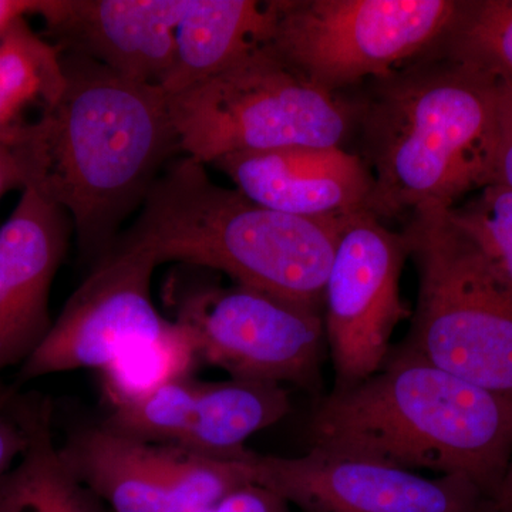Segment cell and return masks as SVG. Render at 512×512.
<instances>
[{
  "label": "cell",
  "mask_w": 512,
  "mask_h": 512,
  "mask_svg": "<svg viewBox=\"0 0 512 512\" xmlns=\"http://www.w3.org/2000/svg\"><path fill=\"white\" fill-rule=\"evenodd\" d=\"M60 53L62 93L9 148L25 188L70 215L77 247L97 265L116 244L121 224L184 154L161 87L134 82L80 53Z\"/></svg>",
  "instance_id": "6da1fadb"
},
{
  "label": "cell",
  "mask_w": 512,
  "mask_h": 512,
  "mask_svg": "<svg viewBox=\"0 0 512 512\" xmlns=\"http://www.w3.org/2000/svg\"><path fill=\"white\" fill-rule=\"evenodd\" d=\"M306 437L325 453L463 476L490 498L512 454V402L394 348L375 376L316 399Z\"/></svg>",
  "instance_id": "7a4b0ae2"
},
{
  "label": "cell",
  "mask_w": 512,
  "mask_h": 512,
  "mask_svg": "<svg viewBox=\"0 0 512 512\" xmlns=\"http://www.w3.org/2000/svg\"><path fill=\"white\" fill-rule=\"evenodd\" d=\"M342 221L308 220L256 204L215 184L204 164L180 156L114 245L147 249L158 265L222 272L234 284L320 309Z\"/></svg>",
  "instance_id": "3957f363"
},
{
  "label": "cell",
  "mask_w": 512,
  "mask_h": 512,
  "mask_svg": "<svg viewBox=\"0 0 512 512\" xmlns=\"http://www.w3.org/2000/svg\"><path fill=\"white\" fill-rule=\"evenodd\" d=\"M365 127L376 171L367 211L382 221L451 210L491 184L501 137L498 86L450 60L412 67L382 80Z\"/></svg>",
  "instance_id": "277c9868"
},
{
  "label": "cell",
  "mask_w": 512,
  "mask_h": 512,
  "mask_svg": "<svg viewBox=\"0 0 512 512\" xmlns=\"http://www.w3.org/2000/svg\"><path fill=\"white\" fill-rule=\"evenodd\" d=\"M419 274L412 329L397 346L512 402V288L450 210L404 229Z\"/></svg>",
  "instance_id": "5b68a950"
},
{
  "label": "cell",
  "mask_w": 512,
  "mask_h": 512,
  "mask_svg": "<svg viewBox=\"0 0 512 512\" xmlns=\"http://www.w3.org/2000/svg\"><path fill=\"white\" fill-rule=\"evenodd\" d=\"M168 96V94H167ZM184 156L208 165L229 154L288 146H340L350 109L268 45L168 96Z\"/></svg>",
  "instance_id": "8992f818"
},
{
  "label": "cell",
  "mask_w": 512,
  "mask_h": 512,
  "mask_svg": "<svg viewBox=\"0 0 512 512\" xmlns=\"http://www.w3.org/2000/svg\"><path fill=\"white\" fill-rule=\"evenodd\" d=\"M268 47L320 89L386 80L434 52L453 26L454 0H275Z\"/></svg>",
  "instance_id": "52a82bcc"
},
{
  "label": "cell",
  "mask_w": 512,
  "mask_h": 512,
  "mask_svg": "<svg viewBox=\"0 0 512 512\" xmlns=\"http://www.w3.org/2000/svg\"><path fill=\"white\" fill-rule=\"evenodd\" d=\"M164 293L171 320L191 333L201 363L234 379L292 383L318 396L326 345L320 309L181 272Z\"/></svg>",
  "instance_id": "ba28073f"
},
{
  "label": "cell",
  "mask_w": 512,
  "mask_h": 512,
  "mask_svg": "<svg viewBox=\"0 0 512 512\" xmlns=\"http://www.w3.org/2000/svg\"><path fill=\"white\" fill-rule=\"evenodd\" d=\"M410 247L367 210L343 218L325 292L323 326L335 370L333 389L375 376L386 365L393 330L413 311L400 278Z\"/></svg>",
  "instance_id": "9c48e42d"
},
{
  "label": "cell",
  "mask_w": 512,
  "mask_h": 512,
  "mask_svg": "<svg viewBox=\"0 0 512 512\" xmlns=\"http://www.w3.org/2000/svg\"><path fill=\"white\" fill-rule=\"evenodd\" d=\"M237 461L261 485L302 512H490L487 495L463 476L413 471L309 448L301 457L245 448Z\"/></svg>",
  "instance_id": "30bf717a"
},
{
  "label": "cell",
  "mask_w": 512,
  "mask_h": 512,
  "mask_svg": "<svg viewBox=\"0 0 512 512\" xmlns=\"http://www.w3.org/2000/svg\"><path fill=\"white\" fill-rule=\"evenodd\" d=\"M157 266L147 249L114 245L20 366L19 383L77 369L101 370L134 343L163 332L171 319L158 313L151 295Z\"/></svg>",
  "instance_id": "8fae6325"
},
{
  "label": "cell",
  "mask_w": 512,
  "mask_h": 512,
  "mask_svg": "<svg viewBox=\"0 0 512 512\" xmlns=\"http://www.w3.org/2000/svg\"><path fill=\"white\" fill-rule=\"evenodd\" d=\"M73 232L70 215L32 188L0 227V372L22 366L49 335L50 289Z\"/></svg>",
  "instance_id": "7c38bea8"
},
{
  "label": "cell",
  "mask_w": 512,
  "mask_h": 512,
  "mask_svg": "<svg viewBox=\"0 0 512 512\" xmlns=\"http://www.w3.org/2000/svg\"><path fill=\"white\" fill-rule=\"evenodd\" d=\"M188 0H42L57 49L80 53L134 80L164 89Z\"/></svg>",
  "instance_id": "4fadbf2b"
},
{
  "label": "cell",
  "mask_w": 512,
  "mask_h": 512,
  "mask_svg": "<svg viewBox=\"0 0 512 512\" xmlns=\"http://www.w3.org/2000/svg\"><path fill=\"white\" fill-rule=\"evenodd\" d=\"M249 200L308 220H339L367 210L373 175L340 146H288L215 160Z\"/></svg>",
  "instance_id": "5bb4252c"
},
{
  "label": "cell",
  "mask_w": 512,
  "mask_h": 512,
  "mask_svg": "<svg viewBox=\"0 0 512 512\" xmlns=\"http://www.w3.org/2000/svg\"><path fill=\"white\" fill-rule=\"evenodd\" d=\"M3 407L25 430L28 447L0 476V512H110L64 461L50 399L13 392Z\"/></svg>",
  "instance_id": "9a60e30c"
},
{
  "label": "cell",
  "mask_w": 512,
  "mask_h": 512,
  "mask_svg": "<svg viewBox=\"0 0 512 512\" xmlns=\"http://www.w3.org/2000/svg\"><path fill=\"white\" fill-rule=\"evenodd\" d=\"M64 461L110 512H177L154 444L104 426L74 430Z\"/></svg>",
  "instance_id": "2e32d148"
},
{
  "label": "cell",
  "mask_w": 512,
  "mask_h": 512,
  "mask_svg": "<svg viewBox=\"0 0 512 512\" xmlns=\"http://www.w3.org/2000/svg\"><path fill=\"white\" fill-rule=\"evenodd\" d=\"M275 10V2L258 0H188L164 92H184L268 45Z\"/></svg>",
  "instance_id": "e0dca14e"
},
{
  "label": "cell",
  "mask_w": 512,
  "mask_h": 512,
  "mask_svg": "<svg viewBox=\"0 0 512 512\" xmlns=\"http://www.w3.org/2000/svg\"><path fill=\"white\" fill-rule=\"evenodd\" d=\"M288 390L282 384L231 379L201 382L190 424L177 447L192 453L232 460L245 441L274 426L291 413Z\"/></svg>",
  "instance_id": "ac0fdd59"
},
{
  "label": "cell",
  "mask_w": 512,
  "mask_h": 512,
  "mask_svg": "<svg viewBox=\"0 0 512 512\" xmlns=\"http://www.w3.org/2000/svg\"><path fill=\"white\" fill-rule=\"evenodd\" d=\"M62 53L19 18L0 30V144L9 147L32 106L46 109L64 87Z\"/></svg>",
  "instance_id": "d6986e66"
},
{
  "label": "cell",
  "mask_w": 512,
  "mask_h": 512,
  "mask_svg": "<svg viewBox=\"0 0 512 512\" xmlns=\"http://www.w3.org/2000/svg\"><path fill=\"white\" fill-rule=\"evenodd\" d=\"M201 365L194 338L184 326L170 325L134 343L100 370L101 389L111 409L137 402L164 384L194 376Z\"/></svg>",
  "instance_id": "ffe728a7"
},
{
  "label": "cell",
  "mask_w": 512,
  "mask_h": 512,
  "mask_svg": "<svg viewBox=\"0 0 512 512\" xmlns=\"http://www.w3.org/2000/svg\"><path fill=\"white\" fill-rule=\"evenodd\" d=\"M434 52L512 86V0L461 2L453 26Z\"/></svg>",
  "instance_id": "44dd1931"
},
{
  "label": "cell",
  "mask_w": 512,
  "mask_h": 512,
  "mask_svg": "<svg viewBox=\"0 0 512 512\" xmlns=\"http://www.w3.org/2000/svg\"><path fill=\"white\" fill-rule=\"evenodd\" d=\"M200 380L183 377L137 402L111 409L104 426L148 444L177 446L190 424Z\"/></svg>",
  "instance_id": "7402d4cb"
},
{
  "label": "cell",
  "mask_w": 512,
  "mask_h": 512,
  "mask_svg": "<svg viewBox=\"0 0 512 512\" xmlns=\"http://www.w3.org/2000/svg\"><path fill=\"white\" fill-rule=\"evenodd\" d=\"M450 212L512 288V191L488 185Z\"/></svg>",
  "instance_id": "603a6c76"
},
{
  "label": "cell",
  "mask_w": 512,
  "mask_h": 512,
  "mask_svg": "<svg viewBox=\"0 0 512 512\" xmlns=\"http://www.w3.org/2000/svg\"><path fill=\"white\" fill-rule=\"evenodd\" d=\"M202 512H291V505L261 485L247 484Z\"/></svg>",
  "instance_id": "cb8c5ba5"
},
{
  "label": "cell",
  "mask_w": 512,
  "mask_h": 512,
  "mask_svg": "<svg viewBox=\"0 0 512 512\" xmlns=\"http://www.w3.org/2000/svg\"><path fill=\"white\" fill-rule=\"evenodd\" d=\"M26 447L28 436L25 430L5 407H0V476L15 466Z\"/></svg>",
  "instance_id": "d4e9b609"
},
{
  "label": "cell",
  "mask_w": 512,
  "mask_h": 512,
  "mask_svg": "<svg viewBox=\"0 0 512 512\" xmlns=\"http://www.w3.org/2000/svg\"><path fill=\"white\" fill-rule=\"evenodd\" d=\"M512 191V133L501 128L500 143L495 153L491 184Z\"/></svg>",
  "instance_id": "484cf974"
},
{
  "label": "cell",
  "mask_w": 512,
  "mask_h": 512,
  "mask_svg": "<svg viewBox=\"0 0 512 512\" xmlns=\"http://www.w3.org/2000/svg\"><path fill=\"white\" fill-rule=\"evenodd\" d=\"M12 190H25V183L12 151L0 144V200Z\"/></svg>",
  "instance_id": "4316f807"
},
{
  "label": "cell",
  "mask_w": 512,
  "mask_h": 512,
  "mask_svg": "<svg viewBox=\"0 0 512 512\" xmlns=\"http://www.w3.org/2000/svg\"><path fill=\"white\" fill-rule=\"evenodd\" d=\"M42 0H0V30L19 18L37 15Z\"/></svg>",
  "instance_id": "83f0119b"
},
{
  "label": "cell",
  "mask_w": 512,
  "mask_h": 512,
  "mask_svg": "<svg viewBox=\"0 0 512 512\" xmlns=\"http://www.w3.org/2000/svg\"><path fill=\"white\" fill-rule=\"evenodd\" d=\"M488 503H490V512H512V454L504 476L493 495L488 498Z\"/></svg>",
  "instance_id": "f1b7e54d"
},
{
  "label": "cell",
  "mask_w": 512,
  "mask_h": 512,
  "mask_svg": "<svg viewBox=\"0 0 512 512\" xmlns=\"http://www.w3.org/2000/svg\"><path fill=\"white\" fill-rule=\"evenodd\" d=\"M497 86L501 128L512 133V86L498 83Z\"/></svg>",
  "instance_id": "f546056e"
},
{
  "label": "cell",
  "mask_w": 512,
  "mask_h": 512,
  "mask_svg": "<svg viewBox=\"0 0 512 512\" xmlns=\"http://www.w3.org/2000/svg\"><path fill=\"white\" fill-rule=\"evenodd\" d=\"M15 392V390L9 389V387L3 386L2 382H0V407L6 403V400L9 399L10 394Z\"/></svg>",
  "instance_id": "4dcf8cb0"
}]
</instances>
